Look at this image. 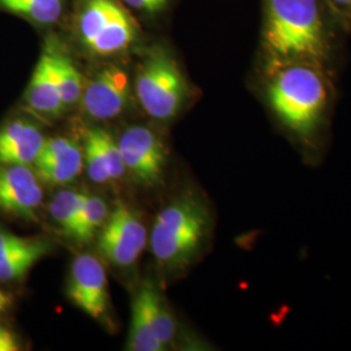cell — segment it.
I'll list each match as a JSON object with an SVG mask.
<instances>
[{"label":"cell","mask_w":351,"mask_h":351,"mask_svg":"<svg viewBox=\"0 0 351 351\" xmlns=\"http://www.w3.org/2000/svg\"><path fill=\"white\" fill-rule=\"evenodd\" d=\"M68 297L85 314L101 320L108 310V282L103 264L93 255L77 256L71 269Z\"/></svg>","instance_id":"10"},{"label":"cell","mask_w":351,"mask_h":351,"mask_svg":"<svg viewBox=\"0 0 351 351\" xmlns=\"http://www.w3.org/2000/svg\"><path fill=\"white\" fill-rule=\"evenodd\" d=\"M84 139H85L84 162L86 163V169H88L90 178L97 184H106V182L111 181L108 167L104 160V156L101 154V149L98 147L95 139L88 132V129L85 130Z\"/></svg>","instance_id":"22"},{"label":"cell","mask_w":351,"mask_h":351,"mask_svg":"<svg viewBox=\"0 0 351 351\" xmlns=\"http://www.w3.org/2000/svg\"><path fill=\"white\" fill-rule=\"evenodd\" d=\"M136 95L142 108L156 120H172L188 99L186 78L175 58L163 49L149 51L139 65Z\"/></svg>","instance_id":"5"},{"label":"cell","mask_w":351,"mask_h":351,"mask_svg":"<svg viewBox=\"0 0 351 351\" xmlns=\"http://www.w3.org/2000/svg\"><path fill=\"white\" fill-rule=\"evenodd\" d=\"M126 171L145 186L162 184L167 165L163 141L149 128L129 126L117 141Z\"/></svg>","instance_id":"7"},{"label":"cell","mask_w":351,"mask_h":351,"mask_svg":"<svg viewBox=\"0 0 351 351\" xmlns=\"http://www.w3.org/2000/svg\"><path fill=\"white\" fill-rule=\"evenodd\" d=\"M24 108L27 112L47 119L59 117L66 110L46 46L26 86Z\"/></svg>","instance_id":"14"},{"label":"cell","mask_w":351,"mask_h":351,"mask_svg":"<svg viewBox=\"0 0 351 351\" xmlns=\"http://www.w3.org/2000/svg\"><path fill=\"white\" fill-rule=\"evenodd\" d=\"M13 303L14 301H13L12 294L0 288V315L5 314L12 307Z\"/></svg>","instance_id":"26"},{"label":"cell","mask_w":351,"mask_h":351,"mask_svg":"<svg viewBox=\"0 0 351 351\" xmlns=\"http://www.w3.org/2000/svg\"><path fill=\"white\" fill-rule=\"evenodd\" d=\"M330 17L341 25H351V0H324Z\"/></svg>","instance_id":"23"},{"label":"cell","mask_w":351,"mask_h":351,"mask_svg":"<svg viewBox=\"0 0 351 351\" xmlns=\"http://www.w3.org/2000/svg\"><path fill=\"white\" fill-rule=\"evenodd\" d=\"M264 97L302 150L320 149L333 101L330 68L310 62L264 63Z\"/></svg>","instance_id":"1"},{"label":"cell","mask_w":351,"mask_h":351,"mask_svg":"<svg viewBox=\"0 0 351 351\" xmlns=\"http://www.w3.org/2000/svg\"><path fill=\"white\" fill-rule=\"evenodd\" d=\"M108 213V206L101 197L88 194L68 237L77 242L88 243L104 226Z\"/></svg>","instance_id":"19"},{"label":"cell","mask_w":351,"mask_h":351,"mask_svg":"<svg viewBox=\"0 0 351 351\" xmlns=\"http://www.w3.org/2000/svg\"><path fill=\"white\" fill-rule=\"evenodd\" d=\"M330 19L324 0H264V63L310 62L329 68L335 45Z\"/></svg>","instance_id":"2"},{"label":"cell","mask_w":351,"mask_h":351,"mask_svg":"<svg viewBox=\"0 0 351 351\" xmlns=\"http://www.w3.org/2000/svg\"><path fill=\"white\" fill-rule=\"evenodd\" d=\"M128 349L132 351H162L165 349L151 326L146 298L142 288H139L132 306Z\"/></svg>","instance_id":"17"},{"label":"cell","mask_w":351,"mask_h":351,"mask_svg":"<svg viewBox=\"0 0 351 351\" xmlns=\"http://www.w3.org/2000/svg\"><path fill=\"white\" fill-rule=\"evenodd\" d=\"M53 249L50 239L23 237L0 228V284L19 282Z\"/></svg>","instance_id":"11"},{"label":"cell","mask_w":351,"mask_h":351,"mask_svg":"<svg viewBox=\"0 0 351 351\" xmlns=\"http://www.w3.org/2000/svg\"><path fill=\"white\" fill-rule=\"evenodd\" d=\"M65 10V0H0V12L17 16L39 27L56 24Z\"/></svg>","instance_id":"16"},{"label":"cell","mask_w":351,"mask_h":351,"mask_svg":"<svg viewBox=\"0 0 351 351\" xmlns=\"http://www.w3.org/2000/svg\"><path fill=\"white\" fill-rule=\"evenodd\" d=\"M43 189L33 167L0 163V215L37 223Z\"/></svg>","instance_id":"9"},{"label":"cell","mask_w":351,"mask_h":351,"mask_svg":"<svg viewBox=\"0 0 351 351\" xmlns=\"http://www.w3.org/2000/svg\"><path fill=\"white\" fill-rule=\"evenodd\" d=\"M24 349L21 337L11 326L0 322V351H20Z\"/></svg>","instance_id":"24"},{"label":"cell","mask_w":351,"mask_h":351,"mask_svg":"<svg viewBox=\"0 0 351 351\" xmlns=\"http://www.w3.org/2000/svg\"><path fill=\"white\" fill-rule=\"evenodd\" d=\"M91 136L95 139L98 147L101 149L104 156V160L108 167V172L111 180H119L125 173V164L123 160V155L119 147L117 141L113 139L112 136L99 128L88 129Z\"/></svg>","instance_id":"21"},{"label":"cell","mask_w":351,"mask_h":351,"mask_svg":"<svg viewBox=\"0 0 351 351\" xmlns=\"http://www.w3.org/2000/svg\"><path fill=\"white\" fill-rule=\"evenodd\" d=\"M88 193L75 190H62L51 199V219L62 229L65 236H69L75 226V219L85 202Z\"/></svg>","instance_id":"20"},{"label":"cell","mask_w":351,"mask_h":351,"mask_svg":"<svg viewBox=\"0 0 351 351\" xmlns=\"http://www.w3.org/2000/svg\"><path fill=\"white\" fill-rule=\"evenodd\" d=\"M141 288L145 293L152 329H154L158 339L165 348L169 343H172V341L176 337L177 326H176L175 317L169 311L167 303L164 302L163 297L160 295L159 290L155 288L152 281L150 280L145 281Z\"/></svg>","instance_id":"18"},{"label":"cell","mask_w":351,"mask_h":351,"mask_svg":"<svg viewBox=\"0 0 351 351\" xmlns=\"http://www.w3.org/2000/svg\"><path fill=\"white\" fill-rule=\"evenodd\" d=\"M139 27L119 0H78L75 34L90 55L110 58L129 50L138 38Z\"/></svg>","instance_id":"4"},{"label":"cell","mask_w":351,"mask_h":351,"mask_svg":"<svg viewBox=\"0 0 351 351\" xmlns=\"http://www.w3.org/2000/svg\"><path fill=\"white\" fill-rule=\"evenodd\" d=\"M130 98V77L116 64L101 68L88 82L81 97V107L86 116L106 121L124 112Z\"/></svg>","instance_id":"8"},{"label":"cell","mask_w":351,"mask_h":351,"mask_svg":"<svg viewBox=\"0 0 351 351\" xmlns=\"http://www.w3.org/2000/svg\"><path fill=\"white\" fill-rule=\"evenodd\" d=\"M146 242L147 230L138 213L124 202H116L98 239L101 256L113 265L130 267L137 262Z\"/></svg>","instance_id":"6"},{"label":"cell","mask_w":351,"mask_h":351,"mask_svg":"<svg viewBox=\"0 0 351 351\" xmlns=\"http://www.w3.org/2000/svg\"><path fill=\"white\" fill-rule=\"evenodd\" d=\"M46 141L39 126L26 116H13L0 124V163L30 165Z\"/></svg>","instance_id":"13"},{"label":"cell","mask_w":351,"mask_h":351,"mask_svg":"<svg viewBox=\"0 0 351 351\" xmlns=\"http://www.w3.org/2000/svg\"><path fill=\"white\" fill-rule=\"evenodd\" d=\"M128 7L137 10L139 12L154 14L162 12L169 0H120Z\"/></svg>","instance_id":"25"},{"label":"cell","mask_w":351,"mask_h":351,"mask_svg":"<svg viewBox=\"0 0 351 351\" xmlns=\"http://www.w3.org/2000/svg\"><path fill=\"white\" fill-rule=\"evenodd\" d=\"M213 213L195 190H186L159 213L151 230L152 254L159 265L180 272L198 258L213 232Z\"/></svg>","instance_id":"3"},{"label":"cell","mask_w":351,"mask_h":351,"mask_svg":"<svg viewBox=\"0 0 351 351\" xmlns=\"http://www.w3.org/2000/svg\"><path fill=\"white\" fill-rule=\"evenodd\" d=\"M45 46L50 52L51 62L64 106L65 108L73 107L82 97V91L85 88L84 77L77 69L75 63L69 59V56L58 49L55 40L47 39Z\"/></svg>","instance_id":"15"},{"label":"cell","mask_w":351,"mask_h":351,"mask_svg":"<svg viewBox=\"0 0 351 351\" xmlns=\"http://www.w3.org/2000/svg\"><path fill=\"white\" fill-rule=\"evenodd\" d=\"M84 167V152L73 139L66 137L46 138L33 169L40 182L65 185L80 175Z\"/></svg>","instance_id":"12"}]
</instances>
